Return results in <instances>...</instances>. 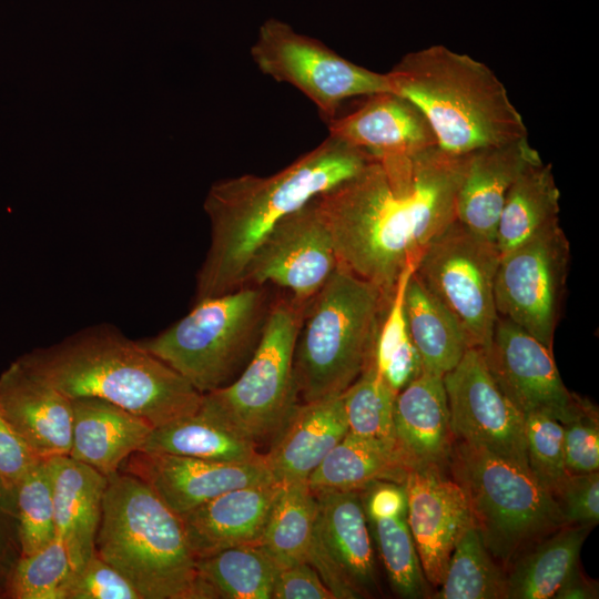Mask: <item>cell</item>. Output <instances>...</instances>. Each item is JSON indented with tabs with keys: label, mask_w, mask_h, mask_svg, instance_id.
Wrapping results in <instances>:
<instances>
[{
	"label": "cell",
	"mask_w": 599,
	"mask_h": 599,
	"mask_svg": "<svg viewBox=\"0 0 599 599\" xmlns=\"http://www.w3.org/2000/svg\"><path fill=\"white\" fill-rule=\"evenodd\" d=\"M466 156L437 145L373 158L355 175L314 197L338 266L390 300L398 277L456 220Z\"/></svg>",
	"instance_id": "obj_1"
},
{
	"label": "cell",
	"mask_w": 599,
	"mask_h": 599,
	"mask_svg": "<svg viewBox=\"0 0 599 599\" xmlns=\"http://www.w3.org/2000/svg\"><path fill=\"white\" fill-rule=\"evenodd\" d=\"M373 158L328 135L272 175L244 174L213 184L204 203L211 243L197 273L195 301L240 288L254 251L281 220L355 175Z\"/></svg>",
	"instance_id": "obj_2"
},
{
	"label": "cell",
	"mask_w": 599,
	"mask_h": 599,
	"mask_svg": "<svg viewBox=\"0 0 599 599\" xmlns=\"http://www.w3.org/2000/svg\"><path fill=\"white\" fill-rule=\"evenodd\" d=\"M70 399L97 397L153 427L195 414L202 396L182 375L111 326H94L19 357Z\"/></svg>",
	"instance_id": "obj_3"
},
{
	"label": "cell",
	"mask_w": 599,
	"mask_h": 599,
	"mask_svg": "<svg viewBox=\"0 0 599 599\" xmlns=\"http://www.w3.org/2000/svg\"><path fill=\"white\" fill-rule=\"evenodd\" d=\"M387 74L393 92L419 109L446 153L466 156L527 138L504 83L468 54L430 45L407 53Z\"/></svg>",
	"instance_id": "obj_4"
},
{
	"label": "cell",
	"mask_w": 599,
	"mask_h": 599,
	"mask_svg": "<svg viewBox=\"0 0 599 599\" xmlns=\"http://www.w3.org/2000/svg\"><path fill=\"white\" fill-rule=\"evenodd\" d=\"M94 550L142 599H211L181 517L130 474L108 477Z\"/></svg>",
	"instance_id": "obj_5"
},
{
	"label": "cell",
	"mask_w": 599,
	"mask_h": 599,
	"mask_svg": "<svg viewBox=\"0 0 599 599\" xmlns=\"http://www.w3.org/2000/svg\"><path fill=\"white\" fill-rule=\"evenodd\" d=\"M389 300L337 266L309 301L298 332L294 374L304 402L342 395L370 365Z\"/></svg>",
	"instance_id": "obj_6"
},
{
	"label": "cell",
	"mask_w": 599,
	"mask_h": 599,
	"mask_svg": "<svg viewBox=\"0 0 599 599\" xmlns=\"http://www.w3.org/2000/svg\"><path fill=\"white\" fill-rule=\"evenodd\" d=\"M447 471L463 490L487 550L507 570L566 525L549 491L514 461L455 439Z\"/></svg>",
	"instance_id": "obj_7"
},
{
	"label": "cell",
	"mask_w": 599,
	"mask_h": 599,
	"mask_svg": "<svg viewBox=\"0 0 599 599\" xmlns=\"http://www.w3.org/2000/svg\"><path fill=\"white\" fill-rule=\"evenodd\" d=\"M271 300L265 286L195 302L181 319L139 344L206 394L233 382L261 337Z\"/></svg>",
	"instance_id": "obj_8"
},
{
	"label": "cell",
	"mask_w": 599,
	"mask_h": 599,
	"mask_svg": "<svg viewBox=\"0 0 599 599\" xmlns=\"http://www.w3.org/2000/svg\"><path fill=\"white\" fill-rule=\"evenodd\" d=\"M304 313L286 293L273 300L243 370L226 386L203 394L197 412L257 449L271 445L300 405L294 353Z\"/></svg>",
	"instance_id": "obj_9"
},
{
	"label": "cell",
	"mask_w": 599,
	"mask_h": 599,
	"mask_svg": "<svg viewBox=\"0 0 599 599\" xmlns=\"http://www.w3.org/2000/svg\"><path fill=\"white\" fill-rule=\"evenodd\" d=\"M251 57L263 74L306 95L326 123L347 99L393 92L387 73L358 65L275 18L261 24Z\"/></svg>",
	"instance_id": "obj_10"
},
{
	"label": "cell",
	"mask_w": 599,
	"mask_h": 599,
	"mask_svg": "<svg viewBox=\"0 0 599 599\" xmlns=\"http://www.w3.org/2000/svg\"><path fill=\"white\" fill-rule=\"evenodd\" d=\"M500 254L455 220L419 257L414 274L455 315L470 347L485 349L498 318L495 277Z\"/></svg>",
	"instance_id": "obj_11"
},
{
	"label": "cell",
	"mask_w": 599,
	"mask_h": 599,
	"mask_svg": "<svg viewBox=\"0 0 599 599\" xmlns=\"http://www.w3.org/2000/svg\"><path fill=\"white\" fill-rule=\"evenodd\" d=\"M569 261V242L559 223L501 256L494 290L498 316L552 348Z\"/></svg>",
	"instance_id": "obj_12"
},
{
	"label": "cell",
	"mask_w": 599,
	"mask_h": 599,
	"mask_svg": "<svg viewBox=\"0 0 599 599\" xmlns=\"http://www.w3.org/2000/svg\"><path fill=\"white\" fill-rule=\"evenodd\" d=\"M337 266L329 232L312 199L267 233L250 258L241 286L273 284L306 309Z\"/></svg>",
	"instance_id": "obj_13"
},
{
	"label": "cell",
	"mask_w": 599,
	"mask_h": 599,
	"mask_svg": "<svg viewBox=\"0 0 599 599\" xmlns=\"http://www.w3.org/2000/svg\"><path fill=\"white\" fill-rule=\"evenodd\" d=\"M444 385L454 438L529 470L525 417L496 384L483 351L469 347L444 375Z\"/></svg>",
	"instance_id": "obj_14"
},
{
	"label": "cell",
	"mask_w": 599,
	"mask_h": 599,
	"mask_svg": "<svg viewBox=\"0 0 599 599\" xmlns=\"http://www.w3.org/2000/svg\"><path fill=\"white\" fill-rule=\"evenodd\" d=\"M481 351L496 384L524 416L542 413L565 424L593 406L565 386L551 348L508 318L498 316Z\"/></svg>",
	"instance_id": "obj_15"
},
{
	"label": "cell",
	"mask_w": 599,
	"mask_h": 599,
	"mask_svg": "<svg viewBox=\"0 0 599 599\" xmlns=\"http://www.w3.org/2000/svg\"><path fill=\"white\" fill-rule=\"evenodd\" d=\"M314 494L317 516L307 562L335 599L372 597L376 566L362 491Z\"/></svg>",
	"instance_id": "obj_16"
},
{
	"label": "cell",
	"mask_w": 599,
	"mask_h": 599,
	"mask_svg": "<svg viewBox=\"0 0 599 599\" xmlns=\"http://www.w3.org/2000/svg\"><path fill=\"white\" fill-rule=\"evenodd\" d=\"M119 471L142 480L179 516L225 491L274 479L264 457L220 463L145 450L129 456Z\"/></svg>",
	"instance_id": "obj_17"
},
{
	"label": "cell",
	"mask_w": 599,
	"mask_h": 599,
	"mask_svg": "<svg viewBox=\"0 0 599 599\" xmlns=\"http://www.w3.org/2000/svg\"><path fill=\"white\" fill-rule=\"evenodd\" d=\"M407 522L428 585L438 588L461 532L473 524L466 497L447 469L413 468L404 483Z\"/></svg>",
	"instance_id": "obj_18"
},
{
	"label": "cell",
	"mask_w": 599,
	"mask_h": 599,
	"mask_svg": "<svg viewBox=\"0 0 599 599\" xmlns=\"http://www.w3.org/2000/svg\"><path fill=\"white\" fill-rule=\"evenodd\" d=\"M0 416L40 458L69 455L72 400L19 358L0 374Z\"/></svg>",
	"instance_id": "obj_19"
},
{
	"label": "cell",
	"mask_w": 599,
	"mask_h": 599,
	"mask_svg": "<svg viewBox=\"0 0 599 599\" xmlns=\"http://www.w3.org/2000/svg\"><path fill=\"white\" fill-rule=\"evenodd\" d=\"M280 486L271 479L235 488L181 515L196 560L232 547L260 545Z\"/></svg>",
	"instance_id": "obj_20"
},
{
	"label": "cell",
	"mask_w": 599,
	"mask_h": 599,
	"mask_svg": "<svg viewBox=\"0 0 599 599\" xmlns=\"http://www.w3.org/2000/svg\"><path fill=\"white\" fill-rule=\"evenodd\" d=\"M365 98L357 109L327 123L328 135L374 158L415 154L437 145L428 121L406 98L394 92Z\"/></svg>",
	"instance_id": "obj_21"
},
{
	"label": "cell",
	"mask_w": 599,
	"mask_h": 599,
	"mask_svg": "<svg viewBox=\"0 0 599 599\" xmlns=\"http://www.w3.org/2000/svg\"><path fill=\"white\" fill-rule=\"evenodd\" d=\"M540 161L528 138L468 154L457 192L456 220L495 242L499 215L510 187L529 166Z\"/></svg>",
	"instance_id": "obj_22"
},
{
	"label": "cell",
	"mask_w": 599,
	"mask_h": 599,
	"mask_svg": "<svg viewBox=\"0 0 599 599\" xmlns=\"http://www.w3.org/2000/svg\"><path fill=\"white\" fill-rule=\"evenodd\" d=\"M394 429L410 469H447L455 438L443 375L423 370L396 395Z\"/></svg>",
	"instance_id": "obj_23"
},
{
	"label": "cell",
	"mask_w": 599,
	"mask_h": 599,
	"mask_svg": "<svg viewBox=\"0 0 599 599\" xmlns=\"http://www.w3.org/2000/svg\"><path fill=\"white\" fill-rule=\"evenodd\" d=\"M48 464L55 536L77 572L94 552L108 477L70 456L48 458Z\"/></svg>",
	"instance_id": "obj_24"
},
{
	"label": "cell",
	"mask_w": 599,
	"mask_h": 599,
	"mask_svg": "<svg viewBox=\"0 0 599 599\" xmlns=\"http://www.w3.org/2000/svg\"><path fill=\"white\" fill-rule=\"evenodd\" d=\"M72 400L71 458L109 477L141 450L154 428L148 420L97 397Z\"/></svg>",
	"instance_id": "obj_25"
},
{
	"label": "cell",
	"mask_w": 599,
	"mask_h": 599,
	"mask_svg": "<svg viewBox=\"0 0 599 599\" xmlns=\"http://www.w3.org/2000/svg\"><path fill=\"white\" fill-rule=\"evenodd\" d=\"M347 433L342 395L304 402L264 454L266 466L280 483L307 480Z\"/></svg>",
	"instance_id": "obj_26"
},
{
	"label": "cell",
	"mask_w": 599,
	"mask_h": 599,
	"mask_svg": "<svg viewBox=\"0 0 599 599\" xmlns=\"http://www.w3.org/2000/svg\"><path fill=\"white\" fill-rule=\"evenodd\" d=\"M410 467L396 444L348 434L307 478L313 493L362 491L376 481L404 485Z\"/></svg>",
	"instance_id": "obj_27"
},
{
	"label": "cell",
	"mask_w": 599,
	"mask_h": 599,
	"mask_svg": "<svg viewBox=\"0 0 599 599\" xmlns=\"http://www.w3.org/2000/svg\"><path fill=\"white\" fill-rule=\"evenodd\" d=\"M560 192L550 164L529 166L510 187L495 235L500 257L559 223Z\"/></svg>",
	"instance_id": "obj_28"
},
{
	"label": "cell",
	"mask_w": 599,
	"mask_h": 599,
	"mask_svg": "<svg viewBox=\"0 0 599 599\" xmlns=\"http://www.w3.org/2000/svg\"><path fill=\"white\" fill-rule=\"evenodd\" d=\"M405 312L424 370L444 376L470 347L459 321L414 273L406 288Z\"/></svg>",
	"instance_id": "obj_29"
},
{
	"label": "cell",
	"mask_w": 599,
	"mask_h": 599,
	"mask_svg": "<svg viewBox=\"0 0 599 599\" xmlns=\"http://www.w3.org/2000/svg\"><path fill=\"white\" fill-rule=\"evenodd\" d=\"M590 526L565 525L544 538L507 570L508 599H549L579 565Z\"/></svg>",
	"instance_id": "obj_30"
},
{
	"label": "cell",
	"mask_w": 599,
	"mask_h": 599,
	"mask_svg": "<svg viewBox=\"0 0 599 599\" xmlns=\"http://www.w3.org/2000/svg\"><path fill=\"white\" fill-rule=\"evenodd\" d=\"M141 450L220 463H250L264 457L252 443L199 412L154 427Z\"/></svg>",
	"instance_id": "obj_31"
},
{
	"label": "cell",
	"mask_w": 599,
	"mask_h": 599,
	"mask_svg": "<svg viewBox=\"0 0 599 599\" xmlns=\"http://www.w3.org/2000/svg\"><path fill=\"white\" fill-rule=\"evenodd\" d=\"M317 500L307 480L281 483L260 546L277 568L307 562Z\"/></svg>",
	"instance_id": "obj_32"
},
{
	"label": "cell",
	"mask_w": 599,
	"mask_h": 599,
	"mask_svg": "<svg viewBox=\"0 0 599 599\" xmlns=\"http://www.w3.org/2000/svg\"><path fill=\"white\" fill-rule=\"evenodd\" d=\"M196 566L211 599H272L277 566L260 545L227 548Z\"/></svg>",
	"instance_id": "obj_33"
},
{
	"label": "cell",
	"mask_w": 599,
	"mask_h": 599,
	"mask_svg": "<svg viewBox=\"0 0 599 599\" xmlns=\"http://www.w3.org/2000/svg\"><path fill=\"white\" fill-rule=\"evenodd\" d=\"M437 589L436 599H508L507 571L473 524L457 539Z\"/></svg>",
	"instance_id": "obj_34"
},
{
	"label": "cell",
	"mask_w": 599,
	"mask_h": 599,
	"mask_svg": "<svg viewBox=\"0 0 599 599\" xmlns=\"http://www.w3.org/2000/svg\"><path fill=\"white\" fill-rule=\"evenodd\" d=\"M393 591L408 599L428 595L418 554L407 522V511L368 519Z\"/></svg>",
	"instance_id": "obj_35"
},
{
	"label": "cell",
	"mask_w": 599,
	"mask_h": 599,
	"mask_svg": "<svg viewBox=\"0 0 599 599\" xmlns=\"http://www.w3.org/2000/svg\"><path fill=\"white\" fill-rule=\"evenodd\" d=\"M73 573L68 552L55 536L41 549L18 558L4 592L12 599H67Z\"/></svg>",
	"instance_id": "obj_36"
},
{
	"label": "cell",
	"mask_w": 599,
	"mask_h": 599,
	"mask_svg": "<svg viewBox=\"0 0 599 599\" xmlns=\"http://www.w3.org/2000/svg\"><path fill=\"white\" fill-rule=\"evenodd\" d=\"M20 556L30 555L55 538L52 483L48 459L24 475L13 498Z\"/></svg>",
	"instance_id": "obj_37"
},
{
	"label": "cell",
	"mask_w": 599,
	"mask_h": 599,
	"mask_svg": "<svg viewBox=\"0 0 599 599\" xmlns=\"http://www.w3.org/2000/svg\"><path fill=\"white\" fill-rule=\"evenodd\" d=\"M396 395L370 365L342 394L348 434L396 444Z\"/></svg>",
	"instance_id": "obj_38"
},
{
	"label": "cell",
	"mask_w": 599,
	"mask_h": 599,
	"mask_svg": "<svg viewBox=\"0 0 599 599\" xmlns=\"http://www.w3.org/2000/svg\"><path fill=\"white\" fill-rule=\"evenodd\" d=\"M524 417L529 470L552 496L569 475L565 467L562 425L542 413H530Z\"/></svg>",
	"instance_id": "obj_39"
},
{
	"label": "cell",
	"mask_w": 599,
	"mask_h": 599,
	"mask_svg": "<svg viewBox=\"0 0 599 599\" xmlns=\"http://www.w3.org/2000/svg\"><path fill=\"white\" fill-rule=\"evenodd\" d=\"M67 599H142L133 585L94 550L73 573Z\"/></svg>",
	"instance_id": "obj_40"
},
{
	"label": "cell",
	"mask_w": 599,
	"mask_h": 599,
	"mask_svg": "<svg viewBox=\"0 0 599 599\" xmlns=\"http://www.w3.org/2000/svg\"><path fill=\"white\" fill-rule=\"evenodd\" d=\"M565 467L569 475L597 473L599 469V424L595 406L561 424Z\"/></svg>",
	"instance_id": "obj_41"
},
{
	"label": "cell",
	"mask_w": 599,
	"mask_h": 599,
	"mask_svg": "<svg viewBox=\"0 0 599 599\" xmlns=\"http://www.w3.org/2000/svg\"><path fill=\"white\" fill-rule=\"evenodd\" d=\"M552 498L566 525L593 528L599 521V473L568 475Z\"/></svg>",
	"instance_id": "obj_42"
},
{
	"label": "cell",
	"mask_w": 599,
	"mask_h": 599,
	"mask_svg": "<svg viewBox=\"0 0 599 599\" xmlns=\"http://www.w3.org/2000/svg\"><path fill=\"white\" fill-rule=\"evenodd\" d=\"M40 459L0 416V493L12 504L18 485Z\"/></svg>",
	"instance_id": "obj_43"
},
{
	"label": "cell",
	"mask_w": 599,
	"mask_h": 599,
	"mask_svg": "<svg viewBox=\"0 0 599 599\" xmlns=\"http://www.w3.org/2000/svg\"><path fill=\"white\" fill-rule=\"evenodd\" d=\"M273 599H335L317 571L308 562L277 568Z\"/></svg>",
	"instance_id": "obj_44"
},
{
	"label": "cell",
	"mask_w": 599,
	"mask_h": 599,
	"mask_svg": "<svg viewBox=\"0 0 599 599\" xmlns=\"http://www.w3.org/2000/svg\"><path fill=\"white\" fill-rule=\"evenodd\" d=\"M367 519L395 516L407 511L404 485L376 481L362 490Z\"/></svg>",
	"instance_id": "obj_45"
},
{
	"label": "cell",
	"mask_w": 599,
	"mask_h": 599,
	"mask_svg": "<svg viewBox=\"0 0 599 599\" xmlns=\"http://www.w3.org/2000/svg\"><path fill=\"white\" fill-rule=\"evenodd\" d=\"M19 557L14 506L0 493V581L6 582Z\"/></svg>",
	"instance_id": "obj_46"
},
{
	"label": "cell",
	"mask_w": 599,
	"mask_h": 599,
	"mask_svg": "<svg viewBox=\"0 0 599 599\" xmlns=\"http://www.w3.org/2000/svg\"><path fill=\"white\" fill-rule=\"evenodd\" d=\"M598 597L597 583L586 577L579 565L556 591L554 599H593Z\"/></svg>",
	"instance_id": "obj_47"
}]
</instances>
